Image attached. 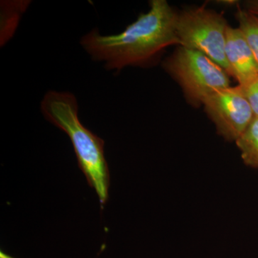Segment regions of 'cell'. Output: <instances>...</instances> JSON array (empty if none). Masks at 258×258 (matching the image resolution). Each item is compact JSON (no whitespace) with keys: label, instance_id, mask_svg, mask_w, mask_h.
<instances>
[{"label":"cell","instance_id":"6da1fadb","mask_svg":"<svg viewBox=\"0 0 258 258\" xmlns=\"http://www.w3.org/2000/svg\"><path fill=\"white\" fill-rule=\"evenodd\" d=\"M147 13L139 15L123 32L102 35L97 28L82 37L81 45L93 60L104 62L107 70L152 64L166 47L179 45L177 13L166 0H152Z\"/></svg>","mask_w":258,"mask_h":258},{"label":"cell","instance_id":"7a4b0ae2","mask_svg":"<svg viewBox=\"0 0 258 258\" xmlns=\"http://www.w3.org/2000/svg\"><path fill=\"white\" fill-rule=\"evenodd\" d=\"M40 108L45 119L69 137L80 169L103 208L108 200L110 186L104 141L82 124L79 119L77 99L72 93L48 91L43 97Z\"/></svg>","mask_w":258,"mask_h":258},{"label":"cell","instance_id":"3957f363","mask_svg":"<svg viewBox=\"0 0 258 258\" xmlns=\"http://www.w3.org/2000/svg\"><path fill=\"white\" fill-rule=\"evenodd\" d=\"M164 68L193 106H203L212 93L230 86L228 74L200 51L180 46L164 61Z\"/></svg>","mask_w":258,"mask_h":258},{"label":"cell","instance_id":"277c9868","mask_svg":"<svg viewBox=\"0 0 258 258\" xmlns=\"http://www.w3.org/2000/svg\"><path fill=\"white\" fill-rule=\"evenodd\" d=\"M229 25L223 15L205 6L185 10L177 14L176 32L179 45L200 51L229 75L226 60V32Z\"/></svg>","mask_w":258,"mask_h":258},{"label":"cell","instance_id":"5b68a950","mask_svg":"<svg viewBox=\"0 0 258 258\" xmlns=\"http://www.w3.org/2000/svg\"><path fill=\"white\" fill-rule=\"evenodd\" d=\"M203 106L218 134L229 142L240 138L255 118L239 85L212 93Z\"/></svg>","mask_w":258,"mask_h":258},{"label":"cell","instance_id":"8992f818","mask_svg":"<svg viewBox=\"0 0 258 258\" xmlns=\"http://www.w3.org/2000/svg\"><path fill=\"white\" fill-rule=\"evenodd\" d=\"M225 56L229 75L239 86H244L258 76V64L240 28L229 25L226 32Z\"/></svg>","mask_w":258,"mask_h":258},{"label":"cell","instance_id":"52a82bcc","mask_svg":"<svg viewBox=\"0 0 258 258\" xmlns=\"http://www.w3.org/2000/svg\"><path fill=\"white\" fill-rule=\"evenodd\" d=\"M1 3V45L3 46L14 33L19 20L30 2L2 1Z\"/></svg>","mask_w":258,"mask_h":258},{"label":"cell","instance_id":"ba28073f","mask_svg":"<svg viewBox=\"0 0 258 258\" xmlns=\"http://www.w3.org/2000/svg\"><path fill=\"white\" fill-rule=\"evenodd\" d=\"M235 143L244 164L258 169V118H254Z\"/></svg>","mask_w":258,"mask_h":258},{"label":"cell","instance_id":"9c48e42d","mask_svg":"<svg viewBox=\"0 0 258 258\" xmlns=\"http://www.w3.org/2000/svg\"><path fill=\"white\" fill-rule=\"evenodd\" d=\"M236 17L238 28L245 37L258 64V16L247 10L239 8Z\"/></svg>","mask_w":258,"mask_h":258},{"label":"cell","instance_id":"30bf717a","mask_svg":"<svg viewBox=\"0 0 258 258\" xmlns=\"http://www.w3.org/2000/svg\"><path fill=\"white\" fill-rule=\"evenodd\" d=\"M240 86L250 104L254 116L258 118V76L247 84Z\"/></svg>","mask_w":258,"mask_h":258},{"label":"cell","instance_id":"8fae6325","mask_svg":"<svg viewBox=\"0 0 258 258\" xmlns=\"http://www.w3.org/2000/svg\"><path fill=\"white\" fill-rule=\"evenodd\" d=\"M245 10L252 14L258 16V0H251V1L246 2Z\"/></svg>","mask_w":258,"mask_h":258},{"label":"cell","instance_id":"7c38bea8","mask_svg":"<svg viewBox=\"0 0 258 258\" xmlns=\"http://www.w3.org/2000/svg\"><path fill=\"white\" fill-rule=\"evenodd\" d=\"M0 256H1V258H13V257H12L11 256L8 255V254L5 253V252H3V251H1V253H0Z\"/></svg>","mask_w":258,"mask_h":258}]
</instances>
